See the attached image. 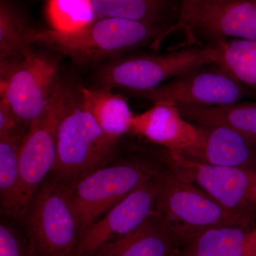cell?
<instances>
[{"mask_svg":"<svg viewBox=\"0 0 256 256\" xmlns=\"http://www.w3.org/2000/svg\"><path fill=\"white\" fill-rule=\"evenodd\" d=\"M158 159L178 178L201 188L227 210L256 216L252 200L256 171L204 164L164 148L158 153Z\"/></svg>","mask_w":256,"mask_h":256,"instance_id":"obj_11","label":"cell"},{"mask_svg":"<svg viewBox=\"0 0 256 256\" xmlns=\"http://www.w3.org/2000/svg\"><path fill=\"white\" fill-rule=\"evenodd\" d=\"M190 122L198 124H220L232 128L256 146V102L229 105L176 106Z\"/></svg>","mask_w":256,"mask_h":256,"instance_id":"obj_17","label":"cell"},{"mask_svg":"<svg viewBox=\"0 0 256 256\" xmlns=\"http://www.w3.org/2000/svg\"><path fill=\"white\" fill-rule=\"evenodd\" d=\"M124 92L153 104L214 106L240 102L250 90L222 64L212 63L188 70L149 90Z\"/></svg>","mask_w":256,"mask_h":256,"instance_id":"obj_10","label":"cell"},{"mask_svg":"<svg viewBox=\"0 0 256 256\" xmlns=\"http://www.w3.org/2000/svg\"><path fill=\"white\" fill-rule=\"evenodd\" d=\"M220 62V45L186 46L165 54L118 57L100 66L96 79L104 88L140 92L159 86L200 66Z\"/></svg>","mask_w":256,"mask_h":256,"instance_id":"obj_3","label":"cell"},{"mask_svg":"<svg viewBox=\"0 0 256 256\" xmlns=\"http://www.w3.org/2000/svg\"><path fill=\"white\" fill-rule=\"evenodd\" d=\"M0 256H31L26 236L2 222L0 224Z\"/></svg>","mask_w":256,"mask_h":256,"instance_id":"obj_24","label":"cell"},{"mask_svg":"<svg viewBox=\"0 0 256 256\" xmlns=\"http://www.w3.org/2000/svg\"><path fill=\"white\" fill-rule=\"evenodd\" d=\"M156 215L192 239L203 230L228 225H256V216L234 213L206 192L165 166L156 197Z\"/></svg>","mask_w":256,"mask_h":256,"instance_id":"obj_9","label":"cell"},{"mask_svg":"<svg viewBox=\"0 0 256 256\" xmlns=\"http://www.w3.org/2000/svg\"><path fill=\"white\" fill-rule=\"evenodd\" d=\"M47 20L52 30L78 31L98 20L92 0H47Z\"/></svg>","mask_w":256,"mask_h":256,"instance_id":"obj_23","label":"cell"},{"mask_svg":"<svg viewBox=\"0 0 256 256\" xmlns=\"http://www.w3.org/2000/svg\"><path fill=\"white\" fill-rule=\"evenodd\" d=\"M72 88L60 78L46 108L32 122L24 138L20 154V185L12 218L15 222L22 223L37 190L54 168L58 124Z\"/></svg>","mask_w":256,"mask_h":256,"instance_id":"obj_7","label":"cell"},{"mask_svg":"<svg viewBox=\"0 0 256 256\" xmlns=\"http://www.w3.org/2000/svg\"><path fill=\"white\" fill-rule=\"evenodd\" d=\"M24 224L31 256H75L80 229L64 183L50 175L32 198Z\"/></svg>","mask_w":256,"mask_h":256,"instance_id":"obj_5","label":"cell"},{"mask_svg":"<svg viewBox=\"0 0 256 256\" xmlns=\"http://www.w3.org/2000/svg\"><path fill=\"white\" fill-rule=\"evenodd\" d=\"M118 143L109 139L82 106L79 88H72L57 131V158L52 174L73 181L106 164Z\"/></svg>","mask_w":256,"mask_h":256,"instance_id":"obj_4","label":"cell"},{"mask_svg":"<svg viewBox=\"0 0 256 256\" xmlns=\"http://www.w3.org/2000/svg\"><path fill=\"white\" fill-rule=\"evenodd\" d=\"M164 168L160 161L134 156L104 165L73 181L62 182L78 220L80 238L112 207Z\"/></svg>","mask_w":256,"mask_h":256,"instance_id":"obj_2","label":"cell"},{"mask_svg":"<svg viewBox=\"0 0 256 256\" xmlns=\"http://www.w3.org/2000/svg\"><path fill=\"white\" fill-rule=\"evenodd\" d=\"M252 203H254V204L256 206V184L255 188H254V193H252Z\"/></svg>","mask_w":256,"mask_h":256,"instance_id":"obj_27","label":"cell"},{"mask_svg":"<svg viewBox=\"0 0 256 256\" xmlns=\"http://www.w3.org/2000/svg\"><path fill=\"white\" fill-rule=\"evenodd\" d=\"M35 28L6 0L0 3V62L16 58L34 46L31 36Z\"/></svg>","mask_w":256,"mask_h":256,"instance_id":"obj_20","label":"cell"},{"mask_svg":"<svg viewBox=\"0 0 256 256\" xmlns=\"http://www.w3.org/2000/svg\"><path fill=\"white\" fill-rule=\"evenodd\" d=\"M58 56L32 46L16 58L0 62V98L9 102L26 129L50 104L60 80Z\"/></svg>","mask_w":256,"mask_h":256,"instance_id":"obj_6","label":"cell"},{"mask_svg":"<svg viewBox=\"0 0 256 256\" xmlns=\"http://www.w3.org/2000/svg\"><path fill=\"white\" fill-rule=\"evenodd\" d=\"M246 256H256V226L248 236Z\"/></svg>","mask_w":256,"mask_h":256,"instance_id":"obj_26","label":"cell"},{"mask_svg":"<svg viewBox=\"0 0 256 256\" xmlns=\"http://www.w3.org/2000/svg\"><path fill=\"white\" fill-rule=\"evenodd\" d=\"M98 18H119L142 22L170 23L178 0H92Z\"/></svg>","mask_w":256,"mask_h":256,"instance_id":"obj_19","label":"cell"},{"mask_svg":"<svg viewBox=\"0 0 256 256\" xmlns=\"http://www.w3.org/2000/svg\"><path fill=\"white\" fill-rule=\"evenodd\" d=\"M195 124L198 142L180 154L204 164L256 171V146L240 132L220 124Z\"/></svg>","mask_w":256,"mask_h":256,"instance_id":"obj_14","label":"cell"},{"mask_svg":"<svg viewBox=\"0 0 256 256\" xmlns=\"http://www.w3.org/2000/svg\"><path fill=\"white\" fill-rule=\"evenodd\" d=\"M178 20L188 46H214L230 40L256 41V0H178Z\"/></svg>","mask_w":256,"mask_h":256,"instance_id":"obj_8","label":"cell"},{"mask_svg":"<svg viewBox=\"0 0 256 256\" xmlns=\"http://www.w3.org/2000/svg\"><path fill=\"white\" fill-rule=\"evenodd\" d=\"M256 225L213 227L197 234L178 256H246L248 236Z\"/></svg>","mask_w":256,"mask_h":256,"instance_id":"obj_18","label":"cell"},{"mask_svg":"<svg viewBox=\"0 0 256 256\" xmlns=\"http://www.w3.org/2000/svg\"><path fill=\"white\" fill-rule=\"evenodd\" d=\"M217 45L220 63L242 85L256 92V41L234 38Z\"/></svg>","mask_w":256,"mask_h":256,"instance_id":"obj_22","label":"cell"},{"mask_svg":"<svg viewBox=\"0 0 256 256\" xmlns=\"http://www.w3.org/2000/svg\"><path fill=\"white\" fill-rule=\"evenodd\" d=\"M174 24H158L119 18H98L78 31L35 28L32 45L66 56L79 65L114 60L138 48L158 50Z\"/></svg>","mask_w":256,"mask_h":256,"instance_id":"obj_1","label":"cell"},{"mask_svg":"<svg viewBox=\"0 0 256 256\" xmlns=\"http://www.w3.org/2000/svg\"><path fill=\"white\" fill-rule=\"evenodd\" d=\"M0 98V138L24 137L28 129L20 122L6 99Z\"/></svg>","mask_w":256,"mask_h":256,"instance_id":"obj_25","label":"cell"},{"mask_svg":"<svg viewBox=\"0 0 256 256\" xmlns=\"http://www.w3.org/2000/svg\"><path fill=\"white\" fill-rule=\"evenodd\" d=\"M79 92L82 106L109 139L118 143L130 132L134 114L122 95L102 87H80Z\"/></svg>","mask_w":256,"mask_h":256,"instance_id":"obj_16","label":"cell"},{"mask_svg":"<svg viewBox=\"0 0 256 256\" xmlns=\"http://www.w3.org/2000/svg\"><path fill=\"white\" fill-rule=\"evenodd\" d=\"M191 240L154 212L140 227L101 247L92 256H178Z\"/></svg>","mask_w":256,"mask_h":256,"instance_id":"obj_15","label":"cell"},{"mask_svg":"<svg viewBox=\"0 0 256 256\" xmlns=\"http://www.w3.org/2000/svg\"><path fill=\"white\" fill-rule=\"evenodd\" d=\"M25 137V136H24ZM22 136L0 138V202L3 214L12 218L20 185Z\"/></svg>","mask_w":256,"mask_h":256,"instance_id":"obj_21","label":"cell"},{"mask_svg":"<svg viewBox=\"0 0 256 256\" xmlns=\"http://www.w3.org/2000/svg\"><path fill=\"white\" fill-rule=\"evenodd\" d=\"M129 133L180 153L192 149L200 139L196 124L185 119L178 106L164 102L134 116Z\"/></svg>","mask_w":256,"mask_h":256,"instance_id":"obj_13","label":"cell"},{"mask_svg":"<svg viewBox=\"0 0 256 256\" xmlns=\"http://www.w3.org/2000/svg\"><path fill=\"white\" fill-rule=\"evenodd\" d=\"M162 171L140 185L92 224L82 236L75 256H92L101 247L140 227L156 210Z\"/></svg>","mask_w":256,"mask_h":256,"instance_id":"obj_12","label":"cell"}]
</instances>
